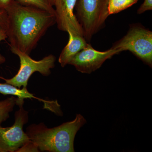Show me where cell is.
I'll return each mask as SVG.
<instances>
[{
    "label": "cell",
    "mask_w": 152,
    "mask_h": 152,
    "mask_svg": "<svg viewBox=\"0 0 152 152\" xmlns=\"http://www.w3.org/2000/svg\"><path fill=\"white\" fill-rule=\"evenodd\" d=\"M56 23L54 15L14 1L4 10L0 27L5 32L10 46L29 55L49 28Z\"/></svg>",
    "instance_id": "1"
},
{
    "label": "cell",
    "mask_w": 152,
    "mask_h": 152,
    "mask_svg": "<svg viewBox=\"0 0 152 152\" xmlns=\"http://www.w3.org/2000/svg\"><path fill=\"white\" fill-rule=\"evenodd\" d=\"M86 122L81 115L77 114L73 121L54 128H48L43 123L32 124L26 133L41 151L74 152L76 134Z\"/></svg>",
    "instance_id": "2"
},
{
    "label": "cell",
    "mask_w": 152,
    "mask_h": 152,
    "mask_svg": "<svg viewBox=\"0 0 152 152\" xmlns=\"http://www.w3.org/2000/svg\"><path fill=\"white\" fill-rule=\"evenodd\" d=\"M109 0H77L76 18L81 26L87 42L103 28L108 17Z\"/></svg>",
    "instance_id": "3"
},
{
    "label": "cell",
    "mask_w": 152,
    "mask_h": 152,
    "mask_svg": "<svg viewBox=\"0 0 152 152\" xmlns=\"http://www.w3.org/2000/svg\"><path fill=\"white\" fill-rule=\"evenodd\" d=\"M112 48L120 53L129 51L152 67V32L140 25L132 26L126 34Z\"/></svg>",
    "instance_id": "4"
},
{
    "label": "cell",
    "mask_w": 152,
    "mask_h": 152,
    "mask_svg": "<svg viewBox=\"0 0 152 152\" xmlns=\"http://www.w3.org/2000/svg\"><path fill=\"white\" fill-rule=\"evenodd\" d=\"M11 52L19 57L20 68L18 73L11 79L1 77L6 83L20 88L21 87L27 88L31 76L36 72H39L43 76H48L51 74V69L55 66L56 57L50 55L40 61L33 59L28 55L10 46Z\"/></svg>",
    "instance_id": "5"
},
{
    "label": "cell",
    "mask_w": 152,
    "mask_h": 152,
    "mask_svg": "<svg viewBox=\"0 0 152 152\" xmlns=\"http://www.w3.org/2000/svg\"><path fill=\"white\" fill-rule=\"evenodd\" d=\"M24 103V99L17 98L16 104L19 109L15 113L12 126L2 127L0 125V152H17L31 141L23 130L24 125L28 121V113L23 108Z\"/></svg>",
    "instance_id": "6"
},
{
    "label": "cell",
    "mask_w": 152,
    "mask_h": 152,
    "mask_svg": "<svg viewBox=\"0 0 152 152\" xmlns=\"http://www.w3.org/2000/svg\"><path fill=\"white\" fill-rule=\"evenodd\" d=\"M119 53L118 50L112 48L105 51H99L88 44L71 60L69 64L74 66L83 73L91 74L99 69L106 60Z\"/></svg>",
    "instance_id": "7"
},
{
    "label": "cell",
    "mask_w": 152,
    "mask_h": 152,
    "mask_svg": "<svg viewBox=\"0 0 152 152\" xmlns=\"http://www.w3.org/2000/svg\"><path fill=\"white\" fill-rule=\"evenodd\" d=\"M77 0H54L55 16L58 29L83 36V29L74 10Z\"/></svg>",
    "instance_id": "8"
},
{
    "label": "cell",
    "mask_w": 152,
    "mask_h": 152,
    "mask_svg": "<svg viewBox=\"0 0 152 152\" xmlns=\"http://www.w3.org/2000/svg\"><path fill=\"white\" fill-rule=\"evenodd\" d=\"M69 40L66 45L62 51L58 61L62 67L69 64L71 60L79 52L88 45V42L83 36L68 31Z\"/></svg>",
    "instance_id": "9"
},
{
    "label": "cell",
    "mask_w": 152,
    "mask_h": 152,
    "mask_svg": "<svg viewBox=\"0 0 152 152\" xmlns=\"http://www.w3.org/2000/svg\"><path fill=\"white\" fill-rule=\"evenodd\" d=\"M0 94L4 95H10L16 96L19 99H36L44 102L48 103L50 102L43 100L36 97L28 91L27 88L23 87V88L20 89L12 85L9 84L7 83H0Z\"/></svg>",
    "instance_id": "10"
},
{
    "label": "cell",
    "mask_w": 152,
    "mask_h": 152,
    "mask_svg": "<svg viewBox=\"0 0 152 152\" xmlns=\"http://www.w3.org/2000/svg\"><path fill=\"white\" fill-rule=\"evenodd\" d=\"M138 0H109V15L118 13L135 4Z\"/></svg>",
    "instance_id": "11"
},
{
    "label": "cell",
    "mask_w": 152,
    "mask_h": 152,
    "mask_svg": "<svg viewBox=\"0 0 152 152\" xmlns=\"http://www.w3.org/2000/svg\"><path fill=\"white\" fill-rule=\"evenodd\" d=\"M17 98L13 96L0 101V125L10 118V113L12 111L16 104Z\"/></svg>",
    "instance_id": "12"
},
{
    "label": "cell",
    "mask_w": 152,
    "mask_h": 152,
    "mask_svg": "<svg viewBox=\"0 0 152 152\" xmlns=\"http://www.w3.org/2000/svg\"><path fill=\"white\" fill-rule=\"evenodd\" d=\"M22 5L34 7L49 12L55 15V10L53 7L48 0H15Z\"/></svg>",
    "instance_id": "13"
},
{
    "label": "cell",
    "mask_w": 152,
    "mask_h": 152,
    "mask_svg": "<svg viewBox=\"0 0 152 152\" xmlns=\"http://www.w3.org/2000/svg\"><path fill=\"white\" fill-rule=\"evenodd\" d=\"M37 146L30 141L27 143L23 146L17 152H39Z\"/></svg>",
    "instance_id": "14"
},
{
    "label": "cell",
    "mask_w": 152,
    "mask_h": 152,
    "mask_svg": "<svg viewBox=\"0 0 152 152\" xmlns=\"http://www.w3.org/2000/svg\"><path fill=\"white\" fill-rule=\"evenodd\" d=\"M152 10V0H144L143 3L140 6L138 10L137 13L139 15H141L146 11Z\"/></svg>",
    "instance_id": "15"
},
{
    "label": "cell",
    "mask_w": 152,
    "mask_h": 152,
    "mask_svg": "<svg viewBox=\"0 0 152 152\" xmlns=\"http://www.w3.org/2000/svg\"><path fill=\"white\" fill-rule=\"evenodd\" d=\"M7 38L4 30L2 28L0 27V42L4 40ZM6 58L2 55L0 54V64H4L5 62Z\"/></svg>",
    "instance_id": "16"
},
{
    "label": "cell",
    "mask_w": 152,
    "mask_h": 152,
    "mask_svg": "<svg viewBox=\"0 0 152 152\" xmlns=\"http://www.w3.org/2000/svg\"><path fill=\"white\" fill-rule=\"evenodd\" d=\"M15 0H0V9L5 10Z\"/></svg>",
    "instance_id": "17"
},
{
    "label": "cell",
    "mask_w": 152,
    "mask_h": 152,
    "mask_svg": "<svg viewBox=\"0 0 152 152\" xmlns=\"http://www.w3.org/2000/svg\"><path fill=\"white\" fill-rule=\"evenodd\" d=\"M4 10H2L0 9V25L2 22V17L3 13H4Z\"/></svg>",
    "instance_id": "18"
},
{
    "label": "cell",
    "mask_w": 152,
    "mask_h": 152,
    "mask_svg": "<svg viewBox=\"0 0 152 152\" xmlns=\"http://www.w3.org/2000/svg\"><path fill=\"white\" fill-rule=\"evenodd\" d=\"M48 1L51 4V5L53 7L54 3V0H48Z\"/></svg>",
    "instance_id": "19"
}]
</instances>
